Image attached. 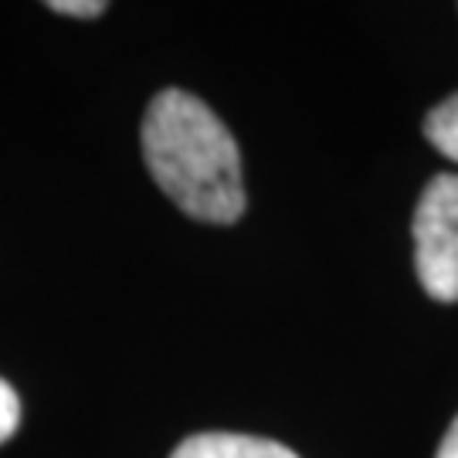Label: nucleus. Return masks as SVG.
Segmentation results:
<instances>
[{
    "instance_id": "obj_2",
    "label": "nucleus",
    "mask_w": 458,
    "mask_h": 458,
    "mask_svg": "<svg viewBox=\"0 0 458 458\" xmlns=\"http://www.w3.org/2000/svg\"><path fill=\"white\" fill-rule=\"evenodd\" d=\"M414 268L425 293L458 302V177L438 174L414 208Z\"/></svg>"
},
{
    "instance_id": "obj_1",
    "label": "nucleus",
    "mask_w": 458,
    "mask_h": 458,
    "mask_svg": "<svg viewBox=\"0 0 458 458\" xmlns=\"http://www.w3.org/2000/svg\"><path fill=\"white\" fill-rule=\"evenodd\" d=\"M143 157L153 181L183 214L204 225H234L245 214L242 153L208 102L166 89L143 119Z\"/></svg>"
},
{
    "instance_id": "obj_4",
    "label": "nucleus",
    "mask_w": 458,
    "mask_h": 458,
    "mask_svg": "<svg viewBox=\"0 0 458 458\" xmlns=\"http://www.w3.org/2000/svg\"><path fill=\"white\" fill-rule=\"evenodd\" d=\"M425 136L428 143L438 149L442 157L458 164V92L438 102L425 119Z\"/></svg>"
},
{
    "instance_id": "obj_5",
    "label": "nucleus",
    "mask_w": 458,
    "mask_h": 458,
    "mask_svg": "<svg viewBox=\"0 0 458 458\" xmlns=\"http://www.w3.org/2000/svg\"><path fill=\"white\" fill-rule=\"evenodd\" d=\"M21 425V401L7 380H0V445L7 442Z\"/></svg>"
},
{
    "instance_id": "obj_3",
    "label": "nucleus",
    "mask_w": 458,
    "mask_h": 458,
    "mask_svg": "<svg viewBox=\"0 0 458 458\" xmlns=\"http://www.w3.org/2000/svg\"><path fill=\"white\" fill-rule=\"evenodd\" d=\"M170 458H299L293 448L255 435H228V431H204L177 445Z\"/></svg>"
},
{
    "instance_id": "obj_6",
    "label": "nucleus",
    "mask_w": 458,
    "mask_h": 458,
    "mask_svg": "<svg viewBox=\"0 0 458 458\" xmlns=\"http://www.w3.org/2000/svg\"><path fill=\"white\" fill-rule=\"evenodd\" d=\"M48 7H51V11H58V14H68V17H98V14H106V4H102V0H51Z\"/></svg>"
},
{
    "instance_id": "obj_7",
    "label": "nucleus",
    "mask_w": 458,
    "mask_h": 458,
    "mask_svg": "<svg viewBox=\"0 0 458 458\" xmlns=\"http://www.w3.org/2000/svg\"><path fill=\"white\" fill-rule=\"evenodd\" d=\"M435 458H458V418L452 421V428L445 431L442 445H438V455Z\"/></svg>"
}]
</instances>
